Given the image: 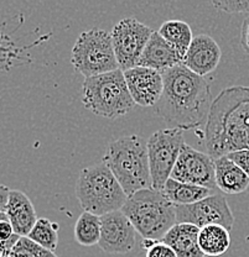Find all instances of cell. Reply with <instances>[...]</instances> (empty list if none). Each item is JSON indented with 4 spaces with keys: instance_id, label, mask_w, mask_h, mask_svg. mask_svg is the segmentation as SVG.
I'll use <instances>...</instances> for the list:
<instances>
[{
    "instance_id": "ba28073f",
    "label": "cell",
    "mask_w": 249,
    "mask_h": 257,
    "mask_svg": "<svg viewBox=\"0 0 249 257\" xmlns=\"http://www.w3.org/2000/svg\"><path fill=\"white\" fill-rule=\"evenodd\" d=\"M185 145L183 130L178 127L157 130L146 141L151 176V188L161 192L170 179Z\"/></svg>"
},
{
    "instance_id": "9a60e30c",
    "label": "cell",
    "mask_w": 249,
    "mask_h": 257,
    "mask_svg": "<svg viewBox=\"0 0 249 257\" xmlns=\"http://www.w3.org/2000/svg\"><path fill=\"white\" fill-rule=\"evenodd\" d=\"M5 214L18 236H28L37 221L36 210L30 198L17 189H10Z\"/></svg>"
},
{
    "instance_id": "1f68e13d",
    "label": "cell",
    "mask_w": 249,
    "mask_h": 257,
    "mask_svg": "<svg viewBox=\"0 0 249 257\" xmlns=\"http://www.w3.org/2000/svg\"><path fill=\"white\" fill-rule=\"evenodd\" d=\"M2 257H10V256H9V255H8V253H5V255H3Z\"/></svg>"
},
{
    "instance_id": "7402d4cb",
    "label": "cell",
    "mask_w": 249,
    "mask_h": 257,
    "mask_svg": "<svg viewBox=\"0 0 249 257\" xmlns=\"http://www.w3.org/2000/svg\"><path fill=\"white\" fill-rule=\"evenodd\" d=\"M73 235L74 240L85 247L98 245L101 240V216L83 211L74 225Z\"/></svg>"
},
{
    "instance_id": "30bf717a",
    "label": "cell",
    "mask_w": 249,
    "mask_h": 257,
    "mask_svg": "<svg viewBox=\"0 0 249 257\" xmlns=\"http://www.w3.org/2000/svg\"><path fill=\"white\" fill-rule=\"evenodd\" d=\"M176 224H191L202 229L210 225H221L231 230L234 216L228 202L222 194H213L200 202L175 207Z\"/></svg>"
},
{
    "instance_id": "8992f818",
    "label": "cell",
    "mask_w": 249,
    "mask_h": 257,
    "mask_svg": "<svg viewBox=\"0 0 249 257\" xmlns=\"http://www.w3.org/2000/svg\"><path fill=\"white\" fill-rule=\"evenodd\" d=\"M82 104L95 115L117 119L135 105L120 69L86 78L82 84Z\"/></svg>"
},
{
    "instance_id": "2e32d148",
    "label": "cell",
    "mask_w": 249,
    "mask_h": 257,
    "mask_svg": "<svg viewBox=\"0 0 249 257\" xmlns=\"http://www.w3.org/2000/svg\"><path fill=\"white\" fill-rule=\"evenodd\" d=\"M180 63L181 61L175 50L162 39L159 32L154 31L141 53L138 67H145L164 73Z\"/></svg>"
},
{
    "instance_id": "d6986e66",
    "label": "cell",
    "mask_w": 249,
    "mask_h": 257,
    "mask_svg": "<svg viewBox=\"0 0 249 257\" xmlns=\"http://www.w3.org/2000/svg\"><path fill=\"white\" fill-rule=\"evenodd\" d=\"M161 193L165 195L166 199L173 203L175 207L194 204V203L200 202V200L215 194L213 191L205 188V187L183 183V182L175 181L173 178L166 182Z\"/></svg>"
},
{
    "instance_id": "44dd1931",
    "label": "cell",
    "mask_w": 249,
    "mask_h": 257,
    "mask_svg": "<svg viewBox=\"0 0 249 257\" xmlns=\"http://www.w3.org/2000/svg\"><path fill=\"white\" fill-rule=\"evenodd\" d=\"M199 246L205 256L218 257L231 246L229 230L221 225H210L200 229Z\"/></svg>"
},
{
    "instance_id": "9c48e42d",
    "label": "cell",
    "mask_w": 249,
    "mask_h": 257,
    "mask_svg": "<svg viewBox=\"0 0 249 257\" xmlns=\"http://www.w3.org/2000/svg\"><path fill=\"white\" fill-rule=\"evenodd\" d=\"M152 32L151 28L134 18L123 19L114 26L111 36L120 71L125 72L139 66L141 53Z\"/></svg>"
},
{
    "instance_id": "277c9868",
    "label": "cell",
    "mask_w": 249,
    "mask_h": 257,
    "mask_svg": "<svg viewBox=\"0 0 249 257\" xmlns=\"http://www.w3.org/2000/svg\"><path fill=\"white\" fill-rule=\"evenodd\" d=\"M122 213L144 239L161 241L166 232L176 224L175 205L161 192L141 189L129 195Z\"/></svg>"
},
{
    "instance_id": "cb8c5ba5",
    "label": "cell",
    "mask_w": 249,
    "mask_h": 257,
    "mask_svg": "<svg viewBox=\"0 0 249 257\" xmlns=\"http://www.w3.org/2000/svg\"><path fill=\"white\" fill-rule=\"evenodd\" d=\"M8 255L10 257H57L55 252L46 250L28 236L19 237Z\"/></svg>"
},
{
    "instance_id": "7c38bea8",
    "label": "cell",
    "mask_w": 249,
    "mask_h": 257,
    "mask_svg": "<svg viewBox=\"0 0 249 257\" xmlns=\"http://www.w3.org/2000/svg\"><path fill=\"white\" fill-rule=\"evenodd\" d=\"M135 229L122 210L101 216L98 246L107 253H128L135 246Z\"/></svg>"
},
{
    "instance_id": "e0dca14e",
    "label": "cell",
    "mask_w": 249,
    "mask_h": 257,
    "mask_svg": "<svg viewBox=\"0 0 249 257\" xmlns=\"http://www.w3.org/2000/svg\"><path fill=\"white\" fill-rule=\"evenodd\" d=\"M200 229L191 224H175L162 237L178 257H205L199 246Z\"/></svg>"
},
{
    "instance_id": "603a6c76",
    "label": "cell",
    "mask_w": 249,
    "mask_h": 257,
    "mask_svg": "<svg viewBox=\"0 0 249 257\" xmlns=\"http://www.w3.org/2000/svg\"><path fill=\"white\" fill-rule=\"evenodd\" d=\"M58 225L46 218L37 219L28 237L46 250L55 252L58 245Z\"/></svg>"
},
{
    "instance_id": "f546056e",
    "label": "cell",
    "mask_w": 249,
    "mask_h": 257,
    "mask_svg": "<svg viewBox=\"0 0 249 257\" xmlns=\"http://www.w3.org/2000/svg\"><path fill=\"white\" fill-rule=\"evenodd\" d=\"M0 250H3V251H4L5 253H9V251H8V248L5 247V246L3 245V243H0Z\"/></svg>"
},
{
    "instance_id": "5bb4252c",
    "label": "cell",
    "mask_w": 249,
    "mask_h": 257,
    "mask_svg": "<svg viewBox=\"0 0 249 257\" xmlns=\"http://www.w3.org/2000/svg\"><path fill=\"white\" fill-rule=\"evenodd\" d=\"M222 58V50L218 44L208 35H197L184 57L183 64L192 73L205 77L218 67Z\"/></svg>"
},
{
    "instance_id": "6da1fadb",
    "label": "cell",
    "mask_w": 249,
    "mask_h": 257,
    "mask_svg": "<svg viewBox=\"0 0 249 257\" xmlns=\"http://www.w3.org/2000/svg\"><path fill=\"white\" fill-rule=\"evenodd\" d=\"M162 74L164 90L152 108L155 115L180 130H191L207 120L211 90L203 77L192 73L183 63Z\"/></svg>"
},
{
    "instance_id": "d4e9b609",
    "label": "cell",
    "mask_w": 249,
    "mask_h": 257,
    "mask_svg": "<svg viewBox=\"0 0 249 257\" xmlns=\"http://www.w3.org/2000/svg\"><path fill=\"white\" fill-rule=\"evenodd\" d=\"M212 5L219 12L228 14L249 13V0H213Z\"/></svg>"
},
{
    "instance_id": "83f0119b",
    "label": "cell",
    "mask_w": 249,
    "mask_h": 257,
    "mask_svg": "<svg viewBox=\"0 0 249 257\" xmlns=\"http://www.w3.org/2000/svg\"><path fill=\"white\" fill-rule=\"evenodd\" d=\"M240 45L249 55V15L243 21L242 31H240Z\"/></svg>"
},
{
    "instance_id": "7a4b0ae2",
    "label": "cell",
    "mask_w": 249,
    "mask_h": 257,
    "mask_svg": "<svg viewBox=\"0 0 249 257\" xmlns=\"http://www.w3.org/2000/svg\"><path fill=\"white\" fill-rule=\"evenodd\" d=\"M205 145L212 159L249 150V87L226 88L216 96L206 121Z\"/></svg>"
},
{
    "instance_id": "52a82bcc",
    "label": "cell",
    "mask_w": 249,
    "mask_h": 257,
    "mask_svg": "<svg viewBox=\"0 0 249 257\" xmlns=\"http://www.w3.org/2000/svg\"><path fill=\"white\" fill-rule=\"evenodd\" d=\"M71 63L86 78L119 69L111 34L102 29L83 31L72 47Z\"/></svg>"
},
{
    "instance_id": "3957f363",
    "label": "cell",
    "mask_w": 249,
    "mask_h": 257,
    "mask_svg": "<svg viewBox=\"0 0 249 257\" xmlns=\"http://www.w3.org/2000/svg\"><path fill=\"white\" fill-rule=\"evenodd\" d=\"M102 162L113 173L128 197L151 188L148 146L140 136L129 135L112 140Z\"/></svg>"
},
{
    "instance_id": "4fadbf2b",
    "label": "cell",
    "mask_w": 249,
    "mask_h": 257,
    "mask_svg": "<svg viewBox=\"0 0 249 257\" xmlns=\"http://www.w3.org/2000/svg\"><path fill=\"white\" fill-rule=\"evenodd\" d=\"M123 73L134 103L143 108H154L164 90L162 74L145 67H135Z\"/></svg>"
},
{
    "instance_id": "f1b7e54d",
    "label": "cell",
    "mask_w": 249,
    "mask_h": 257,
    "mask_svg": "<svg viewBox=\"0 0 249 257\" xmlns=\"http://www.w3.org/2000/svg\"><path fill=\"white\" fill-rule=\"evenodd\" d=\"M10 189L7 186H0V211H5L8 200H9Z\"/></svg>"
},
{
    "instance_id": "4dcf8cb0",
    "label": "cell",
    "mask_w": 249,
    "mask_h": 257,
    "mask_svg": "<svg viewBox=\"0 0 249 257\" xmlns=\"http://www.w3.org/2000/svg\"><path fill=\"white\" fill-rule=\"evenodd\" d=\"M3 255H5V252L3 250H0V257H2Z\"/></svg>"
},
{
    "instance_id": "ac0fdd59",
    "label": "cell",
    "mask_w": 249,
    "mask_h": 257,
    "mask_svg": "<svg viewBox=\"0 0 249 257\" xmlns=\"http://www.w3.org/2000/svg\"><path fill=\"white\" fill-rule=\"evenodd\" d=\"M216 187L226 194H239L249 187V177L227 156L215 159Z\"/></svg>"
},
{
    "instance_id": "5b68a950",
    "label": "cell",
    "mask_w": 249,
    "mask_h": 257,
    "mask_svg": "<svg viewBox=\"0 0 249 257\" xmlns=\"http://www.w3.org/2000/svg\"><path fill=\"white\" fill-rule=\"evenodd\" d=\"M83 211L102 216L122 210L128 199L122 186L103 162L83 168L76 183Z\"/></svg>"
},
{
    "instance_id": "ffe728a7",
    "label": "cell",
    "mask_w": 249,
    "mask_h": 257,
    "mask_svg": "<svg viewBox=\"0 0 249 257\" xmlns=\"http://www.w3.org/2000/svg\"><path fill=\"white\" fill-rule=\"evenodd\" d=\"M157 32L175 50L181 63H183L184 57L186 56L187 50H189L192 39H194L192 30L189 24L183 20H169L160 26Z\"/></svg>"
},
{
    "instance_id": "8fae6325",
    "label": "cell",
    "mask_w": 249,
    "mask_h": 257,
    "mask_svg": "<svg viewBox=\"0 0 249 257\" xmlns=\"http://www.w3.org/2000/svg\"><path fill=\"white\" fill-rule=\"evenodd\" d=\"M170 178L213 191L217 188L215 159L185 144Z\"/></svg>"
},
{
    "instance_id": "484cf974",
    "label": "cell",
    "mask_w": 249,
    "mask_h": 257,
    "mask_svg": "<svg viewBox=\"0 0 249 257\" xmlns=\"http://www.w3.org/2000/svg\"><path fill=\"white\" fill-rule=\"evenodd\" d=\"M146 257H178L175 251L162 241H156L146 250Z\"/></svg>"
},
{
    "instance_id": "4316f807",
    "label": "cell",
    "mask_w": 249,
    "mask_h": 257,
    "mask_svg": "<svg viewBox=\"0 0 249 257\" xmlns=\"http://www.w3.org/2000/svg\"><path fill=\"white\" fill-rule=\"evenodd\" d=\"M229 160L233 161L243 172L249 177V150H239L227 155Z\"/></svg>"
}]
</instances>
